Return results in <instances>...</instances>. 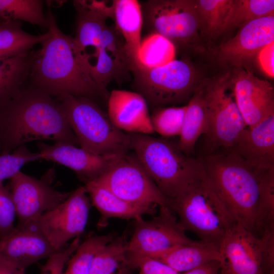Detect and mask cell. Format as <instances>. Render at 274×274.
<instances>
[{
  "instance_id": "44",
  "label": "cell",
  "mask_w": 274,
  "mask_h": 274,
  "mask_svg": "<svg viewBox=\"0 0 274 274\" xmlns=\"http://www.w3.org/2000/svg\"><path fill=\"white\" fill-rule=\"evenodd\" d=\"M0 274H25L21 270L0 256Z\"/></svg>"
},
{
  "instance_id": "37",
  "label": "cell",
  "mask_w": 274,
  "mask_h": 274,
  "mask_svg": "<svg viewBox=\"0 0 274 274\" xmlns=\"http://www.w3.org/2000/svg\"><path fill=\"white\" fill-rule=\"evenodd\" d=\"M41 160L39 152L30 151L25 145H22L13 152L0 155V183L11 179L21 167L31 161Z\"/></svg>"
},
{
  "instance_id": "34",
  "label": "cell",
  "mask_w": 274,
  "mask_h": 274,
  "mask_svg": "<svg viewBox=\"0 0 274 274\" xmlns=\"http://www.w3.org/2000/svg\"><path fill=\"white\" fill-rule=\"evenodd\" d=\"M43 4L40 0H0V19L24 21L47 28Z\"/></svg>"
},
{
  "instance_id": "6",
  "label": "cell",
  "mask_w": 274,
  "mask_h": 274,
  "mask_svg": "<svg viewBox=\"0 0 274 274\" xmlns=\"http://www.w3.org/2000/svg\"><path fill=\"white\" fill-rule=\"evenodd\" d=\"M56 99L81 148L104 156L129 153L128 133L117 128L95 100L68 94Z\"/></svg>"
},
{
  "instance_id": "13",
  "label": "cell",
  "mask_w": 274,
  "mask_h": 274,
  "mask_svg": "<svg viewBox=\"0 0 274 274\" xmlns=\"http://www.w3.org/2000/svg\"><path fill=\"white\" fill-rule=\"evenodd\" d=\"M10 188L19 219L18 227L35 221L71 193L56 190L47 181L36 179L21 171L10 179Z\"/></svg>"
},
{
  "instance_id": "22",
  "label": "cell",
  "mask_w": 274,
  "mask_h": 274,
  "mask_svg": "<svg viewBox=\"0 0 274 274\" xmlns=\"http://www.w3.org/2000/svg\"><path fill=\"white\" fill-rule=\"evenodd\" d=\"M76 9V36L74 38L75 48L80 52L85 53L86 49L98 47L100 37L111 18V5L105 2L97 1H74Z\"/></svg>"
},
{
  "instance_id": "11",
  "label": "cell",
  "mask_w": 274,
  "mask_h": 274,
  "mask_svg": "<svg viewBox=\"0 0 274 274\" xmlns=\"http://www.w3.org/2000/svg\"><path fill=\"white\" fill-rule=\"evenodd\" d=\"M141 7L143 23L151 33L160 35L174 45H189L198 37L201 26L194 1L149 0Z\"/></svg>"
},
{
  "instance_id": "5",
  "label": "cell",
  "mask_w": 274,
  "mask_h": 274,
  "mask_svg": "<svg viewBox=\"0 0 274 274\" xmlns=\"http://www.w3.org/2000/svg\"><path fill=\"white\" fill-rule=\"evenodd\" d=\"M168 207L178 215L184 230L204 242L218 247L227 230L236 222L204 174L169 200Z\"/></svg>"
},
{
  "instance_id": "14",
  "label": "cell",
  "mask_w": 274,
  "mask_h": 274,
  "mask_svg": "<svg viewBox=\"0 0 274 274\" xmlns=\"http://www.w3.org/2000/svg\"><path fill=\"white\" fill-rule=\"evenodd\" d=\"M219 251V274H264L261 239L239 223L227 230Z\"/></svg>"
},
{
  "instance_id": "8",
  "label": "cell",
  "mask_w": 274,
  "mask_h": 274,
  "mask_svg": "<svg viewBox=\"0 0 274 274\" xmlns=\"http://www.w3.org/2000/svg\"><path fill=\"white\" fill-rule=\"evenodd\" d=\"M130 73L136 92L155 109L189 100L199 85L194 67L185 60L152 68L133 64Z\"/></svg>"
},
{
  "instance_id": "2",
  "label": "cell",
  "mask_w": 274,
  "mask_h": 274,
  "mask_svg": "<svg viewBox=\"0 0 274 274\" xmlns=\"http://www.w3.org/2000/svg\"><path fill=\"white\" fill-rule=\"evenodd\" d=\"M44 140L79 144L56 98L26 84L0 107L2 153Z\"/></svg>"
},
{
  "instance_id": "45",
  "label": "cell",
  "mask_w": 274,
  "mask_h": 274,
  "mask_svg": "<svg viewBox=\"0 0 274 274\" xmlns=\"http://www.w3.org/2000/svg\"><path fill=\"white\" fill-rule=\"evenodd\" d=\"M268 274H274V269H272Z\"/></svg>"
},
{
  "instance_id": "46",
  "label": "cell",
  "mask_w": 274,
  "mask_h": 274,
  "mask_svg": "<svg viewBox=\"0 0 274 274\" xmlns=\"http://www.w3.org/2000/svg\"><path fill=\"white\" fill-rule=\"evenodd\" d=\"M2 149H1V145H0V155L2 154Z\"/></svg>"
},
{
  "instance_id": "23",
  "label": "cell",
  "mask_w": 274,
  "mask_h": 274,
  "mask_svg": "<svg viewBox=\"0 0 274 274\" xmlns=\"http://www.w3.org/2000/svg\"><path fill=\"white\" fill-rule=\"evenodd\" d=\"M85 184L93 204L101 214L97 224L98 227H105L111 218L135 220L145 214H154L156 212V206L128 202L116 196L94 180Z\"/></svg>"
},
{
  "instance_id": "40",
  "label": "cell",
  "mask_w": 274,
  "mask_h": 274,
  "mask_svg": "<svg viewBox=\"0 0 274 274\" xmlns=\"http://www.w3.org/2000/svg\"><path fill=\"white\" fill-rule=\"evenodd\" d=\"M140 269L138 274H182L171 268L164 263L150 258H145L137 264Z\"/></svg>"
},
{
  "instance_id": "9",
  "label": "cell",
  "mask_w": 274,
  "mask_h": 274,
  "mask_svg": "<svg viewBox=\"0 0 274 274\" xmlns=\"http://www.w3.org/2000/svg\"><path fill=\"white\" fill-rule=\"evenodd\" d=\"M159 213L150 220L135 219L134 231L127 246V254L132 269L142 259L178 246L198 241L188 237L180 225L175 214L166 206L159 207Z\"/></svg>"
},
{
  "instance_id": "28",
  "label": "cell",
  "mask_w": 274,
  "mask_h": 274,
  "mask_svg": "<svg viewBox=\"0 0 274 274\" xmlns=\"http://www.w3.org/2000/svg\"><path fill=\"white\" fill-rule=\"evenodd\" d=\"M48 31L33 35L24 31L19 21L0 20V58H9L27 53L37 44L47 39Z\"/></svg>"
},
{
  "instance_id": "20",
  "label": "cell",
  "mask_w": 274,
  "mask_h": 274,
  "mask_svg": "<svg viewBox=\"0 0 274 274\" xmlns=\"http://www.w3.org/2000/svg\"><path fill=\"white\" fill-rule=\"evenodd\" d=\"M57 251L41 233L28 227H17L12 233L0 238V256L24 271Z\"/></svg>"
},
{
  "instance_id": "4",
  "label": "cell",
  "mask_w": 274,
  "mask_h": 274,
  "mask_svg": "<svg viewBox=\"0 0 274 274\" xmlns=\"http://www.w3.org/2000/svg\"><path fill=\"white\" fill-rule=\"evenodd\" d=\"M128 133L130 150L168 200L204 174L199 158L186 155L177 143L148 134Z\"/></svg>"
},
{
  "instance_id": "36",
  "label": "cell",
  "mask_w": 274,
  "mask_h": 274,
  "mask_svg": "<svg viewBox=\"0 0 274 274\" xmlns=\"http://www.w3.org/2000/svg\"><path fill=\"white\" fill-rule=\"evenodd\" d=\"M186 109L187 105L155 109L150 116L154 131L164 138L179 136Z\"/></svg>"
},
{
  "instance_id": "25",
  "label": "cell",
  "mask_w": 274,
  "mask_h": 274,
  "mask_svg": "<svg viewBox=\"0 0 274 274\" xmlns=\"http://www.w3.org/2000/svg\"><path fill=\"white\" fill-rule=\"evenodd\" d=\"M147 258L158 260L179 273L214 261L221 263V260L219 247L201 241L193 244L178 246Z\"/></svg>"
},
{
  "instance_id": "7",
  "label": "cell",
  "mask_w": 274,
  "mask_h": 274,
  "mask_svg": "<svg viewBox=\"0 0 274 274\" xmlns=\"http://www.w3.org/2000/svg\"><path fill=\"white\" fill-rule=\"evenodd\" d=\"M198 88L207 117L202 154L232 149L247 126L235 100L231 74L226 73L203 81Z\"/></svg>"
},
{
  "instance_id": "39",
  "label": "cell",
  "mask_w": 274,
  "mask_h": 274,
  "mask_svg": "<svg viewBox=\"0 0 274 274\" xmlns=\"http://www.w3.org/2000/svg\"><path fill=\"white\" fill-rule=\"evenodd\" d=\"M80 244V237H77L69 245L48 258L47 262L41 267L40 274H63L65 265Z\"/></svg>"
},
{
  "instance_id": "3",
  "label": "cell",
  "mask_w": 274,
  "mask_h": 274,
  "mask_svg": "<svg viewBox=\"0 0 274 274\" xmlns=\"http://www.w3.org/2000/svg\"><path fill=\"white\" fill-rule=\"evenodd\" d=\"M205 174L235 221L255 235L259 170L232 149L201 154Z\"/></svg>"
},
{
  "instance_id": "30",
  "label": "cell",
  "mask_w": 274,
  "mask_h": 274,
  "mask_svg": "<svg viewBox=\"0 0 274 274\" xmlns=\"http://www.w3.org/2000/svg\"><path fill=\"white\" fill-rule=\"evenodd\" d=\"M259 197L255 222V235L274 230V167L259 170Z\"/></svg>"
},
{
  "instance_id": "41",
  "label": "cell",
  "mask_w": 274,
  "mask_h": 274,
  "mask_svg": "<svg viewBox=\"0 0 274 274\" xmlns=\"http://www.w3.org/2000/svg\"><path fill=\"white\" fill-rule=\"evenodd\" d=\"M260 238L263 245V269L270 271L274 269V230L263 233Z\"/></svg>"
},
{
  "instance_id": "38",
  "label": "cell",
  "mask_w": 274,
  "mask_h": 274,
  "mask_svg": "<svg viewBox=\"0 0 274 274\" xmlns=\"http://www.w3.org/2000/svg\"><path fill=\"white\" fill-rule=\"evenodd\" d=\"M16 216V208L11 192L3 183H0V238L15 229Z\"/></svg>"
},
{
  "instance_id": "1",
  "label": "cell",
  "mask_w": 274,
  "mask_h": 274,
  "mask_svg": "<svg viewBox=\"0 0 274 274\" xmlns=\"http://www.w3.org/2000/svg\"><path fill=\"white\" fill-rule=\"evenodd\" d=\"M46 16L50 36L33 51L26 85L55 98L68 94L107 101L110 93L99 88L90 75V55L76 49L73 38L59 28L50 9Z\"/></svg>"
},
{
  "instance_id": "32",
  "label": "cell",
  "mask_w": 274,
  "mask_h": 274,
  "mask_svg": "<svg viewBox=\"0 0 274 274\" xmlns=\"http://www.w3.org/2000/svg\"><path fill=\"white\" fill-rule=\"evenodd\" d=\"M274 16L273 0H233L228 13L223 32L242 26L253 20Z\"/></svg>"
},
{
  "instance_id": "29",
  "label": "cell",
  "mask_w": 274,
  "mask_h": 274,
  "mask_svg": "<svg viewBox=\"0 0 274 274\" xmlns=\"http://www.w3.org/2000/svg\"><path fill=\"white\" fill-rule=\"evenodd\" d=\"M127 243L124 232L104 246L95 257L90 274H131Z\"/></svg>"
},
{
  "instance_id": "21",
  "label": "cell",
  "mask_w": 274,
  "mask_h": 274,
  "mask_svg": "<svg viewBox=\"0 0 274 274\" xmlns=\"http://www.w3.org/2000/svg\"><path fill=\"white\" fill-rule=\"evenodd\" d=\"M232 149L258 170L274 167V115L246 127Z\"/></svg>"
},
{
  "instance_id": "16",
  "label": "cell",
  "mask_w": 274,
  "mask_h": 274,
  "mask_svg": "<svg viewBox=\"0 0 274 274\" xmlns=\"http://www.w3.org/2000/svg\"><path fill=\"white\" fill-rule=\"evenodd\" d=\"M93 56L90 73L97 85L106 92L112 81L122 82L128 79L132 61L127 53L124 39L116 26H108L102 32L98 47Z\"/></svg>"
},
{
  "instance_id": "10",
  "label": "cell",
  "mask_w": 274,
  "mask_h": 274,
  "mask_svg": "<svg viewBox=\"0 0 274 274\" xmlns=\"http://www.w3.org/2000/svg\"><path fill=\"white\" fill-rule=\"evenodd\" d=\"M94 181L128 202L144 206H168L169 200L157 188L134 153H128L118 157Z\"/></svg>"
},
{
  "instance_id": "47",
  "label": "cell",
  "mask_w": 274,
  "mask_h": 274,
  "mask_svg": "<svg viewBox=\"0 0 274 274\" xmlns=\"http://www.w3.org/2000/svg\"><path fill=\"white\" fill-rule=\"evenodd\" d=\"M0 20H1V19H0Z\"/></svg>"
},
{
  "instance_id": "15",
  "label": "cell",
  "mask_w": 274,
  "mask_h": 274,
  "mask_svg": "<svg viewBox=\"0 0 274 274\" xmlns=\"http://www.w3.org/2000/svg\"><path fill=\"white\" fill-rule=\"evenodd\" d=\"M235 100L247 127L274 115V88L271 83L242 67L231 74Z\"/></svg>"
},
{
  "instance_id": "26",
  "label": "cell",
  "mask_w": 274,
  "mask_h": 274,
  "mask_svg": "<svg viewBox=\"0 0 274 274\" xmlns=\"http://www.w3.org/2000/svg\"><path fill=\"white\" fill-rule=\"evenodd\" d=\"M207 117L199 89H196L187 104L183 125L177 145L186 155L192 156L198 140L207 130Z\"/></svg>"
},
{
  "instance_id": "27",
  "label": "cell",
  "mask_w": 274,
  "mask_h": 274,
  "mask_svg": "<svg viewBox=\"0 0 274 274\" xmlns=\"http://www.w3.org/2000/svg\"><path fill=\"white\" fill-rule=\"evenodd\" d=\"M33 51L0 58V107L14 97L27 81Z\"/></svg>"
},
{
  "instance_id": "35",
  "label": "cell",
  "mask_w": 274,
  "mask_h": 274,
  "mask_svg": "<svg viewBox=\"0 0 274 274\" xmlns=\"http://www.w3.org/2000/svg\"><path fill=\"white\" fill-rule=\"evenodd\" d=\"M233 0H197L195 6L201 28L210 37L223 32L226 19Z\"/></svg>"
},
{
  "instance_id": "31",
  "label": "cell",
  "mask_w": 274,
  "mask_h": 274,
  "mask_svg": "<svg viewBox=\"0 0 274 274\" xmlns=\"http://www.w3.org/2000/svg\"><path fill=\"white\" fill-rule=\"evenodd\" d=\"M174 43L158 33H152L141 43L138 54V64L152 68L165 65L175 59Z\"/></svg>"
},
{
  "instance_id": "24",
  "label": "cell",
  "mask_w": 274,
  "mask_h": 274,
  "mask_svg": "<svg viewBox=\"0 0 274 274\" xmlns=\"http://www.w3.org/2000/svg\"><path fill=\"white\" fill-rule=\"evenodd\" d=\"M111 8V18L124 39L132 65L136 64L143 24L141 4L136 0H114Z\"/></svg>"
},
{
  "instance_id": "33",
  "label": "cell",
  "mask_w": 274,
  "mask_h": 274,
  "mask_svg": "<svg viewBox=\"0 0 274 274\" xmlns=\"http://www.w3.org/2000/svg\"><path fill=\"white\" fill-rule=\"evenodd\" d=\"M116 237L114 233L91 236L80 243L68 261L63 274H90L97 253Z\"/></svg>"
},
{
  "instance_id": "12",
  "label": "cell",
  "mask_w": 274,
  "mask_h": 274,
  "mask_svg": "<svg viewBox=\"0 0 274 274\" xmlns=\"http://www.w3.org/2000/svg\"><path fill=\"white\" fill-rule=\"evenodd\" d=\"M87 194L85 186L80 187L54 208L18 227H28L39 232L59 251L71 239L80 237L85 230L90 209Z\"/></svg>"
},
{
  "instance_id": "42",
  "label": "cell",
  "mask_w": 274,
  "mask_h": 274,
  "mask_svg": "<svg viewBox=\"0 0 274 274\" xmlns=\"http://www.w3.org/2000/svg\"><path fill=\"white\" fill-rule=\"evenodd\" d=\"M260 65L268 76H274V42L263 47L257 54Z\"/></svg>"
},
{
  "instance_id": "17",
  "label": "cell",
  "mask_w": 274,
  "mask_h": 274,
  "mask_svg": "<svg viewBox=\"0 0 274 274\" xmlns=\"http://www.w3.org/2000/svg\"><path fill=\"white\" fill-rule=\"evenodd\" d=\"M273 42L274 16L263 17L241 26L234 37L218 47L216 56L222 63L242 67Z\"/></svg>"
},
{
  "instance_id": "19",
  "label": "cell",
  "mask_w": 274,
  "mask_h": 274,
  "mask_svg": "<svg viewBox=\"0 0 274 274\" xmlns=\"http://www.w3.org/2000/svg\"><path fill=\"white\" fill-rule=\"evenodd\" d=\"M107 104V114L119 129L148 135L154 133L147 102L140 93L113 90L109 94Z\"/></svg>"
},
{
  "instance_id": "18",
  "label": "cell",
  "mask_w": 274,
  "mask_h": 274,
  "mask_svg": "<svg viewBox=\"0 0 274 274\" xmlns=\"http://www.w3.org/2000/svg\"><path fill=\"white\" fill-rule=\"evenodd\" d=\"M38 147L41 159L52 161L72 169L85 183L98 178L121 156L99 155L63 142L52 145L40 142Z\"/></svg>"
},
{
  "instance_id": "43",
  "label": "cell",
  "mask_w": 274,
  "mask_h": 274,
  "mask_svg": "<svg viewBox=\"0 0 274 274\" xmlns=\"http://www.w3.org/2000/svg\"><path fill=\"white\" fill-rule=\"evenodd\" d=\"M220 268V262L214 261L202 265L182 274H219Z\"/></svg>"
}]
</instances>
